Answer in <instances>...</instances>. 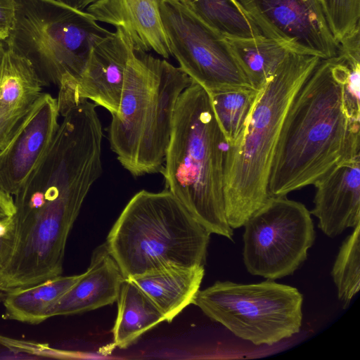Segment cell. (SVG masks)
Returning <instances> with one entry per match:
<instances>
[{"label":"cell","mask_w":360,"mask_h":360,"mask_svg":"<svg viewBox=\"0 0 360 360\" xmlns=\"http://www.w3.org/2000/svg\"><path fill=\"white\" fill-rule=\"evenodd\" d=\"M345 67L340 56L321 59L285 115L271 168L269 196H286L338 163L360 155V123L348 117L342 96Z\"/></svg>","instance_id":"1"},{"label":"cell","mask_w":360,"mask_h":360,"mask_svg":"<svg viewBox=\"0 0 360 360\" xmlns=\"http://www.w3.org/2000/svg\"><path fill=\"white\" fill-rule=\"evenodd\" d=\"M227 148L209 92L191 81L177 100L160 172L166 189L200 224L210 233L232 240L224 202Z\"/></svg>","instance_id":"2"},{"label":"cell","mask_w":360,"mask_h":360,"mask_svg":"<svg viewBox=\"0 0 360 360\" xmlns=\"http://www.w3.org/2000/svg\"><path fill=\"white\" fill-rule=\"evenodd\" d=\"M191 81L179 67L131 46L108 132L117 159L134 176L160 172L177 100Z\"/></svg>","instance_id":"3"},{"label":"cell","mask_w":360,"mask_h":360,"mask_svg":"<svg viewBox=\"0 0 360 360\" xmlns=\"http://www.w3.org/2000/svg\"><path fill=\"white\" fill-rule=\"evenodd\" d=\"M321 60L290 51L260 91L244 131L228 146L224 202L233 229L243 226L269 197L271 168L285 115Z\"/></svg>","instance_id":"4"},{"label":"cell","mask_w":360,"mask_h":360,"mask_svg":"<svg viewBox=\"0 0 360 360\" xmlns=\"http://www.w3.org/2000/svg\"><path fill=\"white\" fill-rule=\"evenodd\" d=\"M210 234L167 189L141 190L126 205L105 243L129 278L204 265Z\"/></svg>","instance_id":"5"},{"label":"cell","mask_w":360,"mask_h":360,"mask_svg":"<svg viewBox=\"0 0 360 360\" xmlns=\"http://www.w3.org/2000/svg\"><path fill=\"white\" fill-rule=\"evenodd\" d=\"M84 10L54 0H15L6 46L28 60L65 98L80 77L93 45L110 31Z\"/></svg>","instance_id":"6"},{"label":"cell","mask_w":360,"mask_h":360,"mask_svg":"<svg viewBox=\"0 0 360 360\" xmlns=\"http://www.w3.org/2000/svg\"><path fill=\"white\" fill-rule=\"evenodd\" d=\"M303 295L274 280L253 284L216 281L192 304L236 336L255 345H274L300 332Z\"/></svg>","instance_id":"7"},{"label":"cell","mask_w":360,"mask_h":360,"mask_svg":"<svg viewBox=\"0 0 360 360\" xmlns=\"http://www.w3.org/2000/svg\"><path fill=\"white\" fill-rule=\"evenodd\" d=\"M243 226L245 268L269 280L292 275L307 259L315 240L310 212L286 196H269Z\"/></svg>","instance_id":"8"},{"label":"cell","mask_w":360,"mask_h":360,"mask_svg":"<svg viewBox=\"0 0 360 360\" xmlns=\"http://www.w3.org/2000/svg\"><path fill=\"white\" fill-rule=\"evenodd\" d=\"M171 56L207 91L252 87L226 38L179 0H160ZM253 88V87H252Z\"/></svg>","instance_id":"9"},{"label":"cell","mask_w":360,"mask_h":360,"mask_svg":"<svg viewBox=\"0 0 360 360\" xmlns=\"http://www.w3.org/2000/svg\"><path fill=\"white\" fill-rule=\"evenodd\" d=\"M262 34L290 51L328 59L338 44L321 0H236Z\"/></svg>","instance_id":"10"},{"label":"cell","mask_w":360,"mask_h":360,"mask_svg":"<svg viewBox=\"0 0 360 360\" xmlns=\"http://www.w3.org/2000/svg\"><path fill=\"white\" fill-rule=\"evenodd\" d=\"M57 98L43 93L0 150V190L14 195L37 167L59 127Z\"/></svg>","instance_id":"11"},{"label":"cell","mask_w":360,"mask_h":360,"mask_svg":"<svg viewBox=\"0 0 360 360\" xmlns=\"http://www.w3.org/2000/svg\"><path fill=\"white\" fill-rule=\"evenodd\" d=\"M115 28L93 45L80 77L69 94L57 101L60 115L84 100L105 108L111 115L117 112L132 44L122 28Z\"/></svg>","instance_id":"12"},{"label":"cell","mask_w":360,"mask_h":360,"mask_svg":"<svg viewBox=\"0 0 360 360\" xmlns=\"http://www.w3.org/2000/svg\"><path fill=\"white\" fill-rule=\"evenodd\" d=\"M313 185L310 213L324 234L334 238L360 224V155L338 163Z\"/></svg>","instance_id":"13"},{"label":"cell","mask_w":360,"mask_h":360,"mask_svg":"<svg viewBox=\"0 0 360 360\" xmlns=\"http://www.w3.org/2000/svg\"><path fill=\"white\" fill-rule=\"evenodd\" d=\"M45 84L28 60L6 46L0 49V150L41 96Z\"/></svg>","instance_id":"14"},{"label":"cell","mask_w":360,"mask_h":360,"mask_svg":"<svg viewBox=\"0 0 360 360\" xmlns=\"http://www.w3.org/2000/svg\"><path fill=\"white\" fill-rule=\"evenodd\" d=\"M160 0H98L86 11L98 22L122 28L133 49L154 51L165 58L171 56L160 11Z\"/></svg>","instance_id":"15"},{"label":"cell","mask_w":360,"mask_h":360,"mask_svg":"<svg viewBox=\"0 0 360 360\" xmlns=\"http://www.w3.org/2000/svg\"><path fill=\"white\" fill-rule=\"evenodd\" d=\"M124 279L105 243L101 245L93 252L86 271L51 309L48 319L83 313L112 304L117 301Z\"/></svg>","instance_id":"16"},{"label":"cell","mask_w":360,"mask_h":360,"mask_svg":"<svg viewBox=\"0 0 360 360\" xmlns=\"http://www.w3.org/2000/svg\"><path fill=\"white\" fill-rule=\"evenodd\" d=\"M204 274V265L172 266L128 279L148 297L169 323L192 304Z\"/></svg>","instance_id":"17"},{"label":"cell","mask_w":360,"mask_h":360,"mask_svg":"<svg viewBox=\"0 0 360 360\" xmlns=\"http://www.w3.org/2000/svg\"><path fill=\"white\" fill-rule=\"evenodd\" d=\"M81 275H60L37 285L4 293V318L30 324L47 320L49 311Z\"/></svg>","instance_id":"18"},{"label":"cell","mask_w":360,"mask_h":360,"mask_svg":"<svg viewBox=\"0 0 360 360\" xmlns=\"http://www.w3.org/2000/svg\"><path fill=\"white\" fill-rule=\"evenodd\" d=\"M117 315L112 328L114 344L126 349L142 334L165 321V317L148 297L125 278L117 297Z\"/></svg>","instance_id":"19"},{"label":"cell","mask_w":360,"mask_h":360,"mask_svg":"<svg viewBox=\"0 0 360 360\" xmlns=\"http://www.w3.org/2000/svg\"><path fill=\"white\" fill-rule=\"evenodd\" d=\"M251 86L262 89L290 52L284 46L261 35L252 39L226 37Z\"/></svg>","instance_id":"20"},{"label":"cell","mask_w":360,"mask_h":360,"mask_svg":"<svg viewBox=\"0 0 360 360\" xmlns=\"http://www.w3.org/2000/svg\"><path fill=\"white\" fill-rule=\"evenodd\" d=\"M261 90L245 87L208 91L228 146L233 145L244 131Z\"/></svg>","instance_id":"21"},{"label":"cell","mask_w":360,"mask_h":360,"mask_svg":"<svg viewBox=\"0 0 360 360\" xmlns=\"http://www.w3.org/2000/svg\"><path fill=\"white\" fill-rule=\"evenodd\" d=\"M188 6L225 37L252 39L262 35L242 8L231 0H197Z\"/></svg>","instance_id":"22"},{"label":"cell","mask_w":360,"mask_h":360,"mask_svg":"<svg viewBox=\"0 0 360 360\" xmlns=\"http://www.w3.org/2000/svg\"><path fill=\"white\" fill-rule=\"evenodd\" d=\"M360 224L340 247L331 271L339 300L348 306L360 288Z\"/></svg>","instance_id":"23"},{"label":"cell","mask_w":360,"mask_h":360,"mask_svg":"<svg viewBox=\"0 0 360 360\" xmlns=\"http://www.w3.org/2000/svg\"><path fill=\"white\" fill-rule=\"evenodd\" d=\"M326 20L338 44L359 25L360 0H321Z\"/></svg>","instance_id":"24"},{"label":"cell","mask_w":360,"mask_h":360,"mask_svg":"<svg viewBox=\"0 0 360 360\" xmlns=\"http://www.w3.org/2000/svg\"><path fill=\"white\" fill-rule=\"evenodd\" d=\"M340 56L345 61L341 80L344 106L350 120L360 123V56Z\"/></svg>","instance_id":"25"},{"label":"cell","mask_w":360,"mask_h":360,"mask_svg":"<svg viewBox=\"0 0 360 360\" xmlns=\"http://www.w3.org/2000/svg\"><path fill=\"white\" fill-rule=\"evenodd\" d=\"M15 17V0H0V42L9 36Z\"/></svg>","instance_id":"26"},{"label":"cell","mask_w":360,"mask_h":360,"mask_svg":"<svg viewBox=\"0 0 360 360\" xmlns=\"http://www.w3.org/2000/svg\"><path fill=\"white\" fill-rule=\"evenodd\" d=\"M15 213V205L13 195L5 192L0 193V220L11 217Z\"/></svg>","instance_id":"27"},{"label":"cell","mask_w":360,"mask_h":360,"mask_svg":"<svg viewBox=\"0 0 360 360\" xmlns=\"http://www.w3.org/2000/svg\"><path fill=\"white\" fill-rule=\"evenodd\" d=\"M179 1L186 6H189L197 0H179Z\"/></svg>","instance_id":"28"},{"label":"cell","mask_w":360,"mask_h":360,"mask_svg":"<svg viewBox=\"0 0 360 360\" xmlns=\"http://www.w3.org/2000/svg\"><path fill=\"white\" fill-rule=\"evenodd\" d=\"M236 6H237L238 7H240V6L238 4V3L236 1V0H231ZM243 10V9H242Z\"/></svg>","instance_id":"29"},{"label":"cell","mask_w":360,"mask_h":360,"mask_svg":"<svg viewBox=\"0 0 360 360\" xmlns=\"http://www.w3.org/2000/svg\"><path fill=\"white\" fill-rule=\"evenodd\" d=\"M4 42H0V49L4 46Z\"/></svg>","instance_id":"30"},{"label":"cell","mask_w":360,"mask_h":360,"mask_svg":"<svg viewBox=\"0 0 360 360\" xmlns=\"http://www.w3.org/2000/svg\"><path fill=\"white\" fill-rule=\"evenodd\" d=\"M1 192H4V191H2L1 190H0V193H1Z\"/></svg>","instance_id":"31"}]
</instances>
